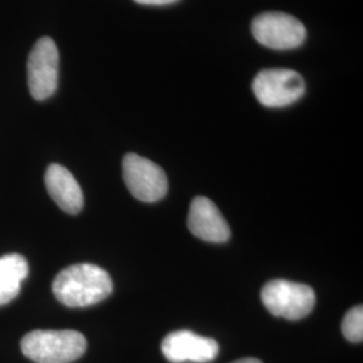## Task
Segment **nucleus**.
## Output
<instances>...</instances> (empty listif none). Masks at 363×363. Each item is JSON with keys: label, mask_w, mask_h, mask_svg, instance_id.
Returning <instances> with one entry per match:
<instances>
[{"label": "nucleus", "mask_w": 363, "mask_h": 363, "mask_svg": "<svg viewBox=\"0 0 363 363\" xmlns=\"http://www.w3.org/2000/svg\"><path fill=\"white\" fill-rule=\"evenodd\" d=\"M86 339L73 330H37L26 334L21 349L37 363H70L86 351Z\"/></svg>", "instance_id": "obj_2"}, {"label": "nucleus", "mask_w": 363, "mask_h": 363, "mask_svg": "<svg viewBox=\"0 0 363 363\" xmlns=\"http://www.w3.org/2000/svg\"><path fill=\"white\" fill-rule=\"evenodd\" d=\"M45 184L52 201L67 214H78L84 208L82 190L73 174L61 164H50L45 174Z\"/></svg>", "instance_id": "obj_10"}, {"label": "nucleus", "mask_w": 363, "mask_h": 363, "mask_svg": "<svg viewBox=\"0 0 363 363\" xmlns=\"http://www.w3.org/2000/svg\"><path fill=\"white\" fill-rule=\"evenodd\" d=\"M28 274V262L22 255H6L0 257V306L16 298L22 281Z\"/></svg>", "instance_id": "obj_11"}, {"label": "nucleus", "mask_w": 363, "mask_h": 363, "mask_svg": "<svg viewBox=\"0 0 363 363\" xmlns=\"http://www.w3.org/2000/svg\"><path fill=\"white\" fill-rule=\"evenodd\" d=\"M187 225L195 237L208 242H225L230 229L218 208L206 196H196L191 202Z\"/></svg>", "instance_id": "obj_9"}, {"label": "nucleus", "mask_w": 363, "mask_h": 363, "mask_svg": "<svg viewBox=\"0 0 363 363\" xmlns=\"http://www.w3.org/2000/svg\"><path fill=\"white\" fill-rule=\"evenodd\" d=\"M60 52L55 42L49 37L38 39L28 55L27 79L31 96L42 101L57 91Z\"/></svg>", "instance_id": "obj_6"}, {"label": "nucleus", "mask_w": 363, "mask_h": 363, "mask_svg": "<svg viewBox=\"0 0 363 363\" xmlns=\"http://www.w3.org/2000/svg\"><path fill=\"white\" fill-rule=\"evenodd\" d=\"M113 291L111 276L93 264H76L62 269L52 281L54 296L67 307H88Z\"/></svg>", "instance_id": "obj_1"}, {"label": "nucleus", "mask_w": 363, "mask_h": 363, "mask_svg": "<svg viewBox=\"0 0 363 363\" xmlns=\"http://www.w3.org/2000/svg\"><path fill=\"white\" fill-rule=\"evenodd\" d=\"M139 4H144V6H166V4H171L175 3L178 0H135Z\"/></svg>", "instance_id": "obj_13"}, {"label": "nucleus", "mask_w": 363, "mask_h": 363, "mask_svg": "<svg viewBox=\"0 0 363 363\" xmlns=\"http://www.w3.org/2000/svg\"><path fill=\"white\" fill-rule=\"evenodd\" d=\"M162 352L172 363H208L220 352L218 343L211 337H201L189 330L174 331L163 339Z\"/></svg>", "instance_id": "obj_8"}, {"label": "nucleus", "mask_w": 363, "mask_h": 363, "mask_svg": "<svg viewBox=\"0 0 363 363\" xmlns=\"http://www.w3.org/2000/svg\"><path fill=\"white\" fill-rule=\"evenodd\" d=\"M253 93L267 108H283L296 103L306 93L304 78L291 69H265L253 79Z\"/></svg>", "instance_id": "obj_4"}, {"label": "nucleus", "mask_w": 363, "mask_h": 363, "mask_svg": "<svg viewBox=\"0 0 363 363\" xmlns=\"http://www.w3.org/2000/svg\"><path fill=\"white\" fill-rule=\"evenodd\" d=\"M342 333L352 343H361L363 340V307L357 306L347 312L342 322Z\"/></svg>", "instance_id": "obj_12"}, {"label": "nucleus", "mask_w": 363, "mask_h": 363, "mask_svg": "<svg viewBox=\"0 0 363 363\" xmlns=\"http://www.w3.org/2000/svg\"><path fill=\"white\" fill-rule=\"evenodd\" d=\"M252 34L259 45L272 50H292L303 45L306 26L286 13H262L252 22Z\"/></svg>", "instance_id": "obj_5"}, {"label": "nucleus", "mask_w": 363, "mask_h": 363, "mask_svg": "<svg viewBox=\"0 0 363 363\" xmlns=\"http://www.w3.org/2000/svg\"><path fill=\"white\" fill-rule=\"evenodd\" d=\"M123 177L130 194L143 202H156L169 190L166 172L150 159L127 154L123 159Z\"/></svg>", "instance_id": "obj_7"}, {"label": "nucleus", "mask_w": 363, "mask_h": 363, "mask_svg": "<svg viewBox=\"0 0 363 363\" xmlns=\"http://www.w3.org/2000/svg\"><path fill=\"white\" fill-rule=\"evenodd\" d=\"M232 363H262L257 358H242V359H238V361H234Z\"/></svg>", "instance_id": "obj_14"}, {"label": "nucleus", "mask_w": 363, "mask_h": 363, "mask_svg": "<svg viewBox=\"0 0 363 363\" xmlns=\"http://www.w3.org/2000/svg\"><path fill=\"white\" fill-rule=\"evenodd\" d=\"M261 300L274 316L300 320L311 313L316 298L311 286L288 280H272L262 288Z\"/></svg>", "instance_id": "obj_3"}]
</instances>
